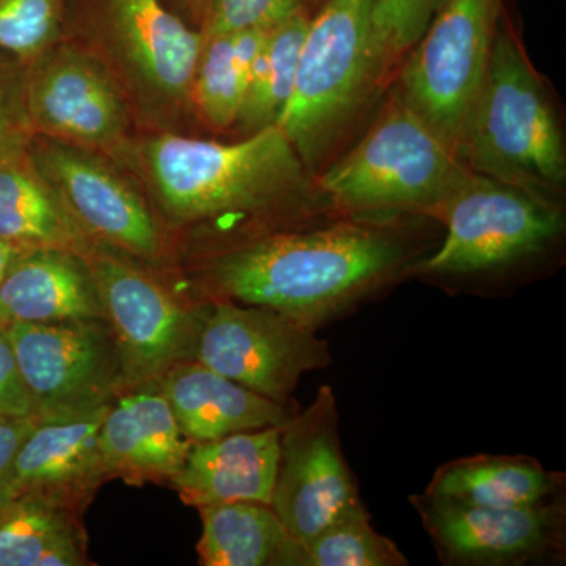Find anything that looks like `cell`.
<instances>
[{
  "label": "cell",
  "instance_id": "obj_23",
  "mask_svg": "<svg viewBox=\"0 0 566 566\" xmlns=\"http://www.w3.org/2000/svg\"><path fill=\"white\" fill-rule=\"evenodd\" d=\"M205 566H305L304 546L297 542L273 506L233 501L199 506Z\"/></svg>",
  "mask_w": 566,
  "mask_h": 566
},
{
  "label": "cell",
  "instance_id": "obj_33",
  "mask_svg": "<svg viewBox=\"0 0 566 566\" xmlns=\"http://www.w3.org/2000/svg\"><path fill=\"white\" fill-rule=\"evenodd\" d=\"M35 424V419H0V488H6L14 457Z\"/></svg>",
  "mask_w": 566,
  "mask_h": 566
},
{
  "label": "cell",
  "instance_id": "obj_30",
  "mask_svg": "<svg viewBox=\"0 0 566 566\" xmlns=\"http://www.w3.org/2000/svg\"><path fill=\"white\" fill-rule=\"evenodd\" d=\"M308 0H212L202 29L203 39L243 31H271L307 11Z\"/></svg>",
  "mask_w": 566,
  "mask_h": 566
},
{
  "label": "cell",
  "instance_id": "obj_29",
  "mask_svg": "<svg viewBox=\"0 0 566 566\" xmlns=\"http://www.w3.org/2000/svg\"><path fill=\"white\" fill-rule=\"evenodd\" d=\"M444 0H376L374 39L386 76L392 77Z\"/></svg>",
  "mask_w": 566,
  "mask_h": 566
},
{
  "label": "cell",
  "instance_id": "obj_9",
  "mask_svg": "<svg viewBox=\"0 0 566 566\" xmlns=\"http://www.w3.org/2000/svg\"><path fill=\"white\" fill-rule=\"evenodd\" d=\"M502 6L444 0L398 69L401 98L455 153L485 81Z\"/></svg>",
  "mask_w": 566,
  "mask_h": 566
},
{
  "label": "cell",
  "instance_id": "obj_28",
  "mask_svg": "<svg viewBox=\"0 0 566 566\" xmlns=\"http://www.w3.org/2000/svg\"><path fill=\"white\" fill-rule=\"evenodd\" d=\"M63 0H0V63L29 66L63 39Z\"/></svg>",
  "mask_w": 566,
  "mask_h": 566
},
{
  "label": "cell",
  "instance_id": "obj_18",
  "mask_svg": "<svg viewBox=\"0 0 566 566\" xmlns=\"http://www.w3.org/2000/svg\"><path fill=\"white\" fill-rule=\"evenodd\" d=\"M281 428L268 427L192 442L181 471L169 485L186 505L196 509L233 501L271 505Z\"/></svg>",
  "mask_w": 566,
  "mask_h": 566
},
{
  "label": "cell",
  "instance_id": "obj_16",
  "mask_svg": "<svg viewBox=\"0 0 566 566\" xmlns=\"http://www.w3.org/2000/svg\"><path fill=\"white\" fill-rule=\"evenodd\" d=\"M107 408L73 419L36 422L11 464L7 490L84 513L104 482L99 428Z\"/></svg>",
  "mask_w": 566,
  "mask_h": 566
},
{
  "label": "cell",
  "instance_id": "obj_26",
  "mask_svg": "<svg viewBox=\"0 0 566 566\" xmlns=\"http://www.w3.org/2000/svg\"><path fill=\"white\" fill-rule=\"evenodd\" d=\"M311 18L303 11L268 31L252 63L244 102L230 132L233 137L249 136L277 123L292 96Z\"/></svg>",
  "mask_w": 566,
  "mask_h": 566
},
{
  "label": "cell",
  "instance_id": "obj_11",
  "mask_svg": "<svg viewBox=\"0 0 566 566\" xmlns=\"http://www.w3.org/2000/svg\"><path fill=\"white\" fill-rule=\"evenodd\" d=\"M33 419H73L106 408L126 387L104 318L6 324Z\"/></svg>",
  "mask_w": 566,
  "mask_h": 566
},
{
  "label": "cell",
  "instance_id": "obj_7",
  "mask_svg": "<svg viewBox=\"0 0 566 566\" xmlns=\"http://www.w3.org/2000/svg\"><path fill=\"white\" fill-rule=\"evenodd\" d=\"M446 234L409 275L472 283L526 268L560 244V200L471 172L436 212Z\"/></svg>",
  "mask_w": 566,
  "mask_h": 566
},
{
  "label": "cell",
  "instance_id": "obj_14",
  "mask_svg": "<svg viewBox=\"0 0 566 566\" xmlns=\"http://www.w3.org/2000/svg\"><path fill=\"white\" fill-rule=\"evenodd\" d=\"M25 111L32 136L115 159L137 133L132 111L106 69L62 39L25 70Z\"/></svg>",
  "mask_w": 566,
  "mask_h": 566
},
{
  "label": "cell",
  "instance_id": "obj_3",
  "mask_svg": "<svg viewBox=\"0 0 566 566\" xmlns=\"http://www.w3.org/2000/svg\"><path fill=\"white\" fill-rule=\"evenodd\" d=\"M63 39L93 55L120 88L137 133L196 134L191 85L200 31L163 0H63Z\"/></svg>",
  "mask_w": 566,
  "mask_h": 566
},
{
  "label": "cell",
  "instance_id": "obj_19",
  "mask_svg": "<svg viewBox=\"0 0 566 566\" xmlns=\"http://www.w3.org/2000/svg\"><path fill=\"white\" fill-rule=\"evenodd\" d=\"M175 419L192 442L282 427L297 411L238 385L196 359L175 364L158 379Z\"/></svg>",
  "mask_w": 566,
  "mask_h": 566
},
{
  "label": "cell",
  "instance_id": "obj_4",
  "mask_svg": "<svg viewBox=\"0 0 566 566\" xmlns=\"http://www.w3.org/2000/svg\"><path fill=\"white\" fill-rule=\"evenodd\" d=\"M375 2L327 0L308 22L292 96L275 125L315 177L389 82L375 46Z\"/></svg>",
  "mask_w": 566,
  "mask_h": 566
},
{
  "label": "cell",
  "instance_id": "obj_1",
  "mask_svg": "<svg viewBox=\"0 0 566 566\" xmlns=\"http://www.w3.org/2000/svg\"><path fill=\"white\" fill-rule=\"evenodd\" d=\"M139 182L181 256L337 218L277 125L232 140L136 133L114 159Z\"/></svg>",
  "mask_w": 566,
  "mask_h": 566
},
{
  "label": "cell",
  "instance_id": "obj_20",
  "mask_svg": "<svg viewBox=\"0 0 566 566\" xmlns=\"http://www.w3.org/2000/svg\"><path fill=\"white\" fill-rule=\"evenodd\" d=\"M104 318L91 266L81 253L24 249L0 282V324Z\"/></svg>",
  "mask_w": 566,
  "mask_h": 566
},
{
  "label": "cell",
  "instance_id": "obj_17",
  "mask_svg": "<svg viewBox=\"0 0 566 566\" xmlns=\"http://www.w3.org/2000/svg\"><path fill=\"white\" fill-rule=\"evenodd\" d=\"M191 446L158 382L125 387L112 400L99 428L107 479H122L129 485H169Z\"/></svg>",
  "mask_w": 566,
  "mask_h": 566
},
{
  "label": "cell",
  "instance_id": "obj_25",
  "mask_svg": "<svg viewBox=\"0 0 566 566\" xmlns=\"http://www.w3.org/2000/svg\"><path fill=\"white\" fill-rule=\"evenodd\" d=\"M268 31L222 33L203 39L191 85L197 128L230 134L248 91L252 63Z\"/></svg>",
  "mask_w": 566,
  "mask_h": 566
},
{
  "label": "cell",
  "instance_id": "obj_2",
  "mask_svg": "<svg viewBox=\"0 0 566 566\" xmlns=\"http://www.w3.org/2000/svg\"><path fill=\"white\" fill-rule=\"evenodd\" d=\"M408 218L337 216L253 234L185 253L180 270L202 300L271 308L316 333L427 255Z\"/></svg>",
  "mask_w": 566,
  "mask_h": 566
},
{
  "label": "cell",
  "instance_id": "obj_31",
  "mask_svg": "<svg viewBox=\"0 0 566 566\" xmlns=\"http://www.w3.org/2000/svg\"><path fill=\"white\" fill-rule=\"evenodd\" d=\"M25 70L0 63V150L32 136L25 111Z\"/></svg>",
  "mask_w": 566,
  "mask_h": 566
},
{
  "label": "cell",
  "instance_id": "obj_13",
  "mask_svg": "<svg viewBox=\"0 0 566 566\" xmlns=\"http://www.w3.org/2000/svg\"><path fill=\"white\" fill-rule=\"evenodd\" d=\"M271 506L303 546L335 521L367 512L342 450L333 387H319L314 401L282 424Z\"/></svg>",
  "mask_w": 566,
  "mask_h": 566
},
{
  "label": "cell",
  "instance_id": "obj_6",
  "mask_svg": "<svg viewBox=\"0 0 566 566\" xmlns=\"http://www.w3.org/2000/svg\"><path fill=\"white\" fill-rule=\"evenodd\" d=\"M457 155L471 172L560 200L566 153L556 111L506 20Z\"/></svg>",
  "mask_w": 566,
  "mask_h": 566
},
{
  "label": "cell",
  "instance_id": "obj_36",
  "mask_svg": "<svg viewBox=\"0 0 566 566\" xmlns=\"http://www.w3.org/2000/svg\"><path fill=\"white\" fill-rule=\"evenodd\" d=\"M11 497H13V495L10 494L7 488H0V513L3 512V509L9 504Z\"/></svg>",
  "mask_w": 566,
  "mask_h": 566
},
{
  "label": "cell",
  "instance_id": "obj_22",
  "mask_svg": "<svg viewBox=\"0 0 566 566\" xmlns=\"http://www.w3.org/2000/svg\"><path fill=\"white\" fill-rule=\"evenodd\" d=\"M565 480L564 472L547 471L534 457L480 453L439 465L423 493L458 504L516 509L564 497Z\"/></svg>",
  "mask_w": 566,
  "mask_h": 566
},
{
  "label": "cell",
  "instance_id": "obj_35",
  "mask_svg": "<svg viewBox=\"0 0 566 566\" xmlns=\"http://www.w3.org/2000/svg\"><path fill=\"white\" fill-rule=\"evenodd\" d=\"M21 251H24V249L14 248V245L6 243V241H0V282L3 281L11 263L20 255Z\"/></svg>",
  "mask_w": 566,
  "mask_h": 566
},
{
  "label": "cell",
  "instance_id": "obj_5",
  "mask_svg": "<svg viewBox=\"0 0 566 566\" xmlns=\"http://www.w3.org/2000/svg\"><path fill=\"white\" fill-rule=\"evenodd\" d=\"M468 172L395 88L359 142L316 175V186L337 216L434 221Z\"/></svg>",
  "mask_w": 566,
  "mask_h": 566
},
{
  "label": "cell",
  "instance_id": "obj_15",
  "mask_svg": "<svg viewBox=\"0 0 566 566\" xmlns=\"http://www.w3.org/2000/svg\"><path fill=\"white\" fill-rule=\"evenodd\" d=\"M436 554L447 566H523L564 560L566 506L485 509L422 493L409 495Z\"/></svg>",
  "mask_w": 566,
  "mask_h": 566
},
{
  "label": "cell",
  "instance_id": "obj_27",
  "mask_svg": "<svg viewBox=\"0 0 566 566\" xmlns=\"http://www.w3.org/2000/svg\"><path fill=\"white\" fill-rule=\"evenodd\" d=\"M305 566H408L389 536L371 526L370 513L342 517L304 545Z\"/></svg>",
  "mask_w": 566,
  "mask_h": 566
},
{
  "label": "cell",
  "instance_id": "obj_21",
  "mask_svg": "<svg viewBox=\"0 0 566 566\" xmlns=\"http://www.w3.org/2000/svg\"><path fill=\"white\" fill-rule=\"evenodd\" d=\"M31 137L0 150V241L14 248L69 249L93 244L36 166Z\"/></svg>",
  "mask_w": 566,
  "mask_h": 566
},
{
  "label": "cell",
  "instance_id": "obj_34",
  "mask_svg": "<svg viewBox=\"0 0 566 566\" xmlns=\"http://www.w3.org/2000/svg\"><path fill=\"white\" fill-rule=\"evenodd\" d=\"M163 2L174 14L181 18L186 24L200 31L212 0H163Z\"/></svg>",
  "mask_w": 566,
  "mask_h": 566
},
{
  "label": "cell",
  "instance_id": "obj_32",
  "mask_svg": "<svg viewBox=\"0 0 566 566\" xmlns=\"http://www.w3.org/2000/svg\"><path fill=\"white\" fill-rule=\"evenodd\" d=\"M0 419H33L6 326L0 324Z\"/></svg>",
  "mask_w": 566,
  "mask_h": 566
},
{
  "label": "cell",
  "instance_id": "obj_24",
  "mask_svg": "<svg viewBox=\"0 0 566 566\" xmlns=\"http://www.w3.org/2000/svg\"><path fill=\"white\" fill-rule=\"evenodd\" d=\"M80 513L33 495H13L0 513V566L88 565Z\"/></svg>",
  "mask_w": 566,
  "mask_h": 566
},
{
  "label": "cell",
  "instance_id": "obj_10",
  "mask_svg": "<svg viewBox=\"0 0 566 566\" xmlns=\"http://www.w3.org/2000/svg\"><path fill=\"white\" fill-rule=\"evenodd\" d=\"M31 150L71 218L93 244L155 270L181 271L180 252L139 182L109 156L32 136Z\"/></svg>",
  "mask_w": 566,
  "mask_h": 566
},
{
  "label": "cell",
  "instance_id": "obj_12",
  "mask_svg": "<svg viewBox=\"0 0 566 566\" xmlns=\"http://www.w3.org/2000/svg\"><path fill=\"white\" fill-rule=\"evenodd\" d=\"M192 359L286 406L301 378L333 364L329 344L271 308L207 300Z\"/></svg>",
  "mask_w": 566,
  "mask_h": 566
},
{
  "label": "cell",
  "instance_id": "obj_8",
  "mask_svg": "<svg viewBox=\"0 0 566 566\" xmlns=\"http://www.w3.org/2000/svg\"><path fill=\"white\" fill-rule=\"evenodd\" d=\"M84 256L120 354L126 387L158 382L175 364L192 359L207 300L175 286L181 271L155 270L99 244Z\"/></svg>",
  "mask_w": 566,
  "mask_h": 566
}]
</instances>
